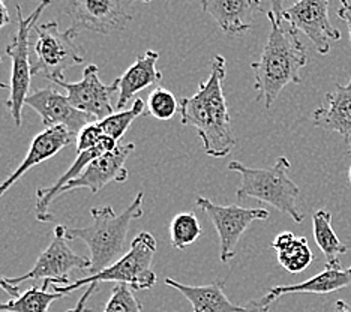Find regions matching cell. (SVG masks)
Wrapping results in <instances>:
<instances>
[{"instance_id":"cell-2","label":"cell","mask_w":351,"mask_h":312,"mask_svg":"<svg viewBox=\"0 0 351 312\" xmlns=\"http://www.w3.org/2000/svg\"><path fill=\"white\" fill-rule=\"evenodd\" d=\"M270 34L260 60L251 63L255 77L257 101H265L270 108L278 99L285 86L302 83L300 71L306 67L308 53L299 38V32L290 24L278 20L272 12H267Z\"/></svg>"},{"instance_id":"cell-21","label":"cell","mask_w":351,"mask_h":312,"mask_svg":"<svg viewBox=\"0 0 351 312\" xmlns=\"http://www.w3.org/2000/svg\"><path fill=\"white\" fill-rule=\"evenodd\" d=\"M351 285V267L350 269H332L326 267L322 274L308 279L305 283L294 285H276L270 288L266 298L269 302H275L284 294L309 293V294H329L342 290Z\"/></svg>"},{"instance_id":"cell-29","label":"cell","mask_w":351,"mask_h":312,"mask_svg":"<svg viewBox=\"0 0 351 312\" xmlns=\"http://www.w3.org/2000/svg\"><path fill=\"white\" fill-rule=\"evenodd\" d=\"M104 139H106V135H104L98 122H92L89 125H86L77 135V140H75L77 154H82L84 150L97 147Z\"/></svg>"},{"instance_id":"cell-5","label":"cell","mask_w":351,"mask_h":312,"mask_svg":"<svg viewBox=\"0 0 351 312\" xmlns=\"http://www.w3.org/2000/svg\"><path fill=\"white\" fill-rule=\"evenodd\" d=\"M156 252V240L147 231H141L134 237L130 251L119 259L110 267L104 269L97 275H89L78 279L66 287H54V291L69 294L83 285L99 283L125 284L132 290H149L156 284V274L150 269Z\"/></svg>"},{"instance_id":"cell-13","label":"cell","mask_w":351,"mask_h":312,"mask_svg":"<svg viewBox=\"0 0 351 312\" xmlns=\"http://www.w3.org/2000/svg\"><path fill=\"white\" fill-rule=\"evenodd\" d=\"M134 149V143H119L113 150L106 152V154H102L97 159H93L78 178L71 180L60 189V194L80 188H86L89 189L92 194H98V192L104 187L108 185L110 182H126L130 171H128V168L125 167V163Z\"/></svg>"},{"instance_id":"cell-4","label":"cell","mask_w":351,"mask_h":312,"mask_svg":"<svg viewBox=\"0 0 351 312\" xmlns=\"http://www.w3.org/2000/svg\"><path fill=\"white\" fill-rule=\"evenodd\" d=\"M290 168L289 159L281 156L274 167L269 168H250L241 161H231L227 170L241 174L242 182L236 192L239 202L245 198H255L261 203L274 206L279 212L289 215L294 222L300 224L303 216L296 207L300 189L289 178Z\"/></svg>"},{"instance_id":"cell-34","label":"cell","mask_w":351,"mask_h":312,"mask_svg":"<svg viewBox=\"0 0 351 312\" xmlns=\"http://www.w3.org/2000/svg\"><path fill=\"white\" fill-rule=\"evenodd\" d=\"M338 17L341 20H344L347 23V27H348V35H350V44H351V6L350 8H339L338 10Z\"/></svg>"},{"instance_id":"cell-38","label":"cell","mask_w":351,"mask_h":312,"mask_svg":"<svg viewBox=\"0 0 351 312\" xmlns=\"http://www.w3.org/2000/svg\"><path fill=\"white\" fill-rule=\"evenodd\" d=\"M341 3H342V6H344V8H350L351 5L348 3V0H341Z\"/></svg>"},{"instance_id":"cell-39","label":"cell","mask_w":351,"mask_h":312,"mask_svg":"<svg viewBox=\"0 0 351 312\" xmlns=\"http://www.w3.org/2000/svg\"><path fill=\"white\" fill-rule=\"evenodd\" d=\"M348 144L351 146V141ZM348 180H350V185H351V167H350V171H348Z\"/></svg>"},{"instance_id":"cell-18","label":"cell","mask_w":351,"mask_h":312,"mask_svg":"<svg viewBox=\"0 0 351 312\" xmlns=\"http://www.w3.org/2000/svg\"><path fill=\"white\" fill-rule=\"evenodd\" d=\"M117 144H119L117 141L111 140L110 137H106L97 147L84 150L82 154H77V158L73 163V165H71L68 168V171L63 176H60L59 180H56V183H53L51 187L39 188L36 191V215H38L36 218L43 222H53L54 216L49 212V207L53 200L60 194V189L71 180L78 178V176L84 171V168L89 165L93 159H97L102 154H106V152L113 150Z\"/></svg>"},{"instance_id":"cell-25","label":"cell","mask_w":351,"mask_h":312,"mask_svg":"<svg viewBox=\"0 0 351 312\" xmlns=\"http://www.w3.org/2000/svg\"><path fill=\"white\" fill-rule=\"evenodd\" d=\"M203 230L194 212L178 213L170 222V239L176 250H185L195 243Z\"/></svg>"},{"instance_id":"cell-15","label":"cell","mask_w":351,"mask_h":312,"mask_svg":"<svg viewBox=\"0 0 351 312\" xmlns=\"http://www.w3.org/2000/svg\"><path fill=\"white\" fill-rule=\"evenodd\" d=\"M77 140V135H74L65 126H54V128H45V131L39 132L36 137L32 140L30 149L27 152L26 158L23 163L15 168L12 174L0 183V197L5 195L8 189H10L14 183H17L23 176H25L32 168L43 164L47 159L53 158L56 154H59L62 149L69 146L71 143Z\"/></svg>"},{"instance_id":"cell-16","label":"cell","mask_w":351,"mask_h":312,"mask_svg":"<svg viewBox=\"0 0 351 312\" xmlns=\"http://www.w3.org/2000/svg\"><path fill=\"white\" fill-rule=\"evenodd\" d=\"M202 8L230 36L250 30L254 15L263 11L261 0H202Z\"/></svg>"},{"instance_id":"cell-33","label":"cell","mask_w":351,"mask_h":312,"mask_svg":"<svg viewBox=\"0 0 351 312\" xmlns=\"http://www.w3.org/2000/svg\"><path fill=\"white\" fill-rule=\"evenodd\" d=\"M0 288H2V290H3L5 293L10 294L12 299L19 298V296H20L19 287H17V285H12V284L10 283V279L5 278V276H2V275H0Z\"/></svg>"},{"instance_id":"cell-26","label":"cell","mask_w":351,"mask_h":312,"mask_svg":"<svg viewBox=\"0 0 351 312\" xmlns=\"http://www.w3.org/2000/svg\"><path fill=\"white\" fill-rule=\"evenodd\" d=\"M146 111H147L146 101L138 98L134 101L132 107L130 110H122V111H119V113H113L111 116L101 120V122H98V123H99L101 130L106 137H110L111 140L119 143L122 140L125 132L128 131V128L131 126L134 120L138 116L145 115Z\"/></svg>"},{"instance_id":"cell-12","label":"cell","mask_w":351,"mask_h":312,"mask_svg":"<svg viewBox=\"0 0 351 312\" xmlns=\"http://www.w3.org/2000/svg\"><path fill=\"white\" fill-rule=\"evenodd\" d=\"M99 68L97 65H87L83 71V78L77 83H68L65 80H58L53 84L60 86L66 91V96L73 106L92 116L97 122L114 113V106L111 98L119 92L117 83L104 84L99 80Z\"/></svg>"},{"instance_id":"cell-14","label":"cell","mask_w":351,"mask_h":312,"mask_svg":"<svg viewBox=\"0 0 351 312\" xmlns=\"http://www.w3.org/2000/svg\"><path fill=\"white\" fill-rule=\"evenodd\" d=\"M25 104L41 116L45 128L65 126L74 135H78L86 125L97 122L92 116L77 110L68 96L59 93L54 87H44L29 93Z\"/></svg>"},{"instance_id":"cell-40","label":"cell","mask_w":351,"mask_h":312,"mask_svg":"<svg viewBox=\"0 0 351 312\" xmlns=\"http://www.w3.org/2000/svg\"><path fill=\"white\" fill-rule=\"evenodd\" d=\"M138 2H145V3H149V2H152V0H138Z\"/></svg>"},{"instance_id":"cell-3","label":"cell","mask_w":351,"mask_h":312,"mask_svg":"<svg viewBox=\"0 0 351 312\" xmlns=\"http://www.w3.org/2000/svg\"><path fill=\"white\" fill-rule=\"evenodd\" d=\"M145 194L138 192L134 202L122 213H116L111 206L93 207V222L84 228H66L68 240H82L90 251L89 274L97 275L122 259L126 246V236L132 219H138L143 211Z\"/></svg>"},{"instance_id":"cell-6","label":"cell","mask_w":351,"mask_h":312,"mask_svg":"<svg viewBox=\"0 0 351 312\" xmlns=\"http://www.w3.org/2000/svg\"><path fill=\"white\" fill-rule=\"evenodd\" d=\"M34 32L38 35L32 48L35 60L30 62L32 75H41L50 82L65 80V71L83 63V54L71 34L60 30L59 24L50 21L35 24Z\"/></svg>"},{"instance_id":"cell-30","label":"cell","mask_w":351,"mask_h":312,"mask_svg":"<svg viewBox=\"0 0 351 312\" xmlns=\"http://www.w3.org/2000/svg\"><path fill=\"white\" fill-rule=\"evenodd\" d=\"M270 305H272V302H269L267 298L261 299H255V300H250L248 305L243 307V312H269Z\"/></svg>"},{"instance_id":"cell-22","label":"cell","mask_w":351,"mask_h":312,"mask_svg":"<svg viewBox=\"0 0 351 312\" xmlns=\"http://www.w3.org/2000/svg\"><path fill=\"white\" fill-rule=\"evenodd\" d=\"M272 248L276 251L278 263L290 274H300L314 260L306 237H298L291 231L278 235L272 242Z\"/></svg>"},{"instance_id":"cell-1","label":"cell","mask_w":351,"mask_h":312,"mask_svg":"<svg viewBox=\"0 0 351 312\" xmlns=\"http://www.w3.org/2000/svg\"><path fill=\"white\" fill-rule=\"evenodd\" d=\"M226 75V58L221 54L215 56L209 78L200 83L197 93L182 98L179 102L180 122L195 128L204 152L215 158L230 155L236 146L228 104L224 95Z\"/></svg>"},{"instance_id":"cell-24","label":"cell","mask_w":351,"mask_h":312,"mask_svg":"<svg viewBox=\"0 0 351 312\" xmlns=\"http://www.w3.org/2000/svg\"><path fill=\"white\" fill-rule=\"evenodd\" d=\"M53 287L50 281H44L43 287H30L19 298L0 303V312H50V307L54 300L65 298L62 293H50Z\"/></svg>"},{"instance_id":"cell-9","label":"cell","mask_w":351,"mask_h":312,"mask_svg":"<svg viewBox=\"0 0 351 312\" xmlns=\"http://www.w3.org/2000/svg\"><path fill=\"white\" fill-rule=\"evenodd\" d=\"M195 204L206 212L218 231L219 259L222 263H228L234 257L239 240L254 221H266L270 216L266 209H246L237 204L219 206L204 197H198Z\"/></svg>"},{"instance_id":"cell-7","label":"cell","mask_w":351,"mask_h":312,"mask_svg":"<svg viewBox=\"0 0 351 312\" xmlns=\"http://www.w3.org/2000/svg\"><path fill=\"white\" fill-rule=\"evenodd\" d=\"M51 5V0H41L36 10L29 17H23L21 6L17 5L19 26L15 32L12 43L6 47V54L11 58V83H10V98L6 101V108L14 119L15 126H21L23 106H26V98L30 91L32 69H30V30H34L38 19L47 6Z\"/></svg>"},{"instance_id":"cell-27","label":"cell","mask_w":351,"mask_h":312,"mask_svg":"<svg viewBox=\"0 0 351 312\" xmlns=\"http://www.w3.org/2000/svg\"><path fill=\"white\" fill-rule=\"evenodd\" d=\"M146 106L147 113L158 120H170L179 110V102L176 99V96L170 91L164 89V87H155L150 92Z\"/></svg>"},{"instance_id":"cell-23","label":"cell","mask_w":351,"mask_h":312,"mask_svg":"<svg viewBox=\"0 0 351 312\" xmlns=\"http://www.w3.org/2000/svg\"><path fill=\"white\" fill-rule=\"evenodd\" d=\"M313 228L315 243L320 248L324 259L326 267L341 269L339 257L348 252V246L341 242L332 228V215L327 211H317L313 215Z\"/></svg>"},{"instance_id":"cell-8","label":"cell","mask_w":351,"mask_h":312,"mask_svg":"<svg viewBox=\"0 0 351 312\" xmlns=\"http://www.w3.org/2000/svg\"><path fill=\"white\" fill-rule=\"evenodd\" d=\"M135 0H68L66 14L73 19L68 32L77 38L82 30L110 35L122 32L132 20Z\"/></svg>"},{"instance_id":"cell-17","label":"cell","mask_w":351,"mask_h":312,"mask_svg":"<svg viewBox=\"0 0 351 312\" xmlns=\"http://www.w3.org/2000/svg\"><path fill=\"white\" fill-rule=\"evenodd\" d=\"M313 122L320 130L338 132L351 141V80L348 84H338L335 91L326 93L323 106L314 110Z\"/></svg>"},{"instance_id":"cell-19","label":"cell","mask_w":351,"mask_h":312,"mask_svg":"<svg viewBox=\"0 0 351 312\" xmlns=\"http://www.w3.org/2000/svg\"><path fill=\"white\" fill-rule=\"evenodd\" d=\"M158 60L159 53L147 50L145 54L138 56L137 60L125 71L123 75L114 80L119 87L116 102L117 108H123L131 101L132 96L161 82L162 72L156 68Z\"/></svg>"},{"instance_id":"cell-20","label":"cell","mask_w":351,"mask_h":312,"mask_svg":"<svg viewBox=\"0 0 351 312\" xmlns=\"http://www.w3.org/2000/svg\"><path fill=\"white\" fill-rule=\"evenodd\" d=\"M174 290L182 293L193 305L194 312H243V307L234 305L228 300L224 293L226 281H215L209 285H185L173 278H165L164 281Z\"/></svg>"},{"instance_id":"cell-32","label":"cell","mask_w":351,"mask_h":312,"mask_svg":"<svg viewBox=\"0 0 351 312\" xmlns=\"http://www.w3.org/2000/svg\"><path fill=\"white\" fill-rule=\"evenodd\" d=\"M296 2L298 0H270V5H272V11L270 12H272L278 20H282L284 11Z\"/></svg>"},{"instance_id":"cell-35","label":"cell","mask_w":351,"mask_h":312,"mask_svg":"<svg viewBox=\"0 0 351 312\" xmlns=\"http://www.w3.org/2000/svg\"><path fill=\"white\" fill-rule=\"evenodd\" d=\"M11 17H10V12H8V8L5 0H0V29L5 27L6 24H10Z\"/></svg>"},{"instance_id":"cell-10","label":"cell","mask_w":351,"mask_h":312,"mask_svg":"<svg viewBox=\"0 0 351 312\" xmlns=\"http://www.w3.org/2000/svg\"><path fill=\"white\" fill-rule=\"evenodd\" d=\"M90 259L80 257L68 245L66 227L58 226L54 230V239L50 246L39 255L34 269L27 272L26 275L17 278H8L12 285H17L32 279H44L50 281L53 287H62V284L68 283V275L71 272L89 270Z\"/></svg>"},{"instance_id":"cell-28","label":"cell","mask_w":351,"mask_h":312,"mask_svg":"<svg viewBox=\"0 0 351 312\" xmlns=\"http://www.w3.org/2000/svg\"><path fill=\"white\" fill-rule=\"evenodd\" d=\"M104 312H143V305L135 298L132 288L125 284H116Z\"/></svg>"},{"instance_id":"cell-11","label":"cell","mask_w":351,"mask_h":312,"mask_svg":"<svg viewBox=\"0 0 351 312\" xmlns=\"http://www.w3.org/2000/svg\"><path fill=\"white\" fill-rule=\"evenodd\" d=\"M282 21L305 34L320 54H329L330 41H341V32L329 19V0H298L287 8Z\"/></svg>"},{"instance_id":"cell-37","label":"cell","mask_w":351,"mask_h":312,"mask_svg":"<svg viewBox=\"0 0 351 312\" xmlns=\"http://www.w3.org/2000/svg\"><path fill=\"white\" fill-rule=\"evenodd\" d=\"M0 63H2V58H0ZM0 89H10V84H6L5 82L0 80Z\"/></svg>"},{"instance_id":"cell-36","label":"cell","mask_w":351,"mask_h":312,"mask_svg":"<svg viewBox=\"0 0 351 312\" xmlns=\"http://www.w3.org/2000/svg\"><path fill=\"white\" fill-rule=\"evenodd\" d=\"M333 312H351V307L344 300H338L337 303H335Z\"/></svg>"},{"instance_id":"cell-31","label":"cell","mask_w":351,"mask_h":312,"mask_svg":"<svg viewBox=\"0 0 351 312\" xmlns=\"http://www.w3.org/2000/svg\"><path fill=\"white\" fill-rule=\"evenodd\" d=\"M97 290H98V284H90L89 287H87V290L84 291L83 298L78 300L75 308H74V309H69V311H66V312H92L90 308L86 307V302H87V299H89L90 296H92L95 291H97Z\"/></svg>"}]
</instances>
